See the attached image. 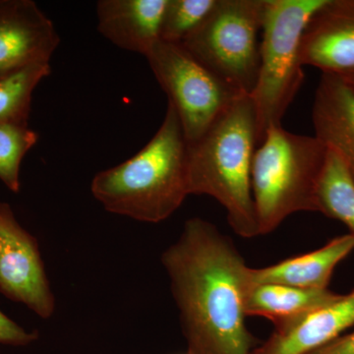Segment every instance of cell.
Here are the masks:
<instances>
[{
	"instance_id": "1",
	"label": "cell",
	"mask_w": 354,
	"mask_h": 354,
	"mask_svg": "<svg viewBox=\"0 0 354 354\" xmlns=\"http://www.w3.org/2000/svg\"><path fill=\"white\" fill-rule=\"evenodd\" d=\"M162 263L188 342V354H250L246 326L249 270L230 237L201 218L186 221Z\"/></svg>"
},
{
	"instance_id": "2",
	"label": "cell",
	"mask_w": 354,
	"mask_h": 354,
	"mask_svg": "<svg viewBox=\"0 0 354 354\" xmlns=\"http://www.w3.org/2000/svg\"><path fill=\"white\" fill-rule=\"evenodd\" d=\"M91 191L109 213L144 223L167 220L183 205L190 195L188 142L171 104L151 141L129 160L95 174Z\"/></svg>"
},
{
	"instance_id": "3",
	"label": "cell",
	"mask_w": 354,
	"mask_h": 354,
	"mask_svg": "<svg viewBox=\"0 0 354 354\" xmlns=\"http://www.w3.org/2000/svg\"><path fill=\"white\" fill-rule=\"evenodd\" d=\"M257 147V118L250 95H241L194 143L188 144L190 194L208 195L227 212L243 239L259 234L251 169Z\"/></svg>"
},
{
	"instance_id": "4",
	"label": "cell",
	"mask_w": 354,
	"mask_h": 354,
	"mask_svg": "<svg viewBox=\"0 0 354 354\" xmlns=\"http://www.w3.org/2000/svg\"><path fill=\"white\" fill-rule=\"evenodd\" d=\"M327 153L315 136L295 134L283 127L267 130L251 169L260 235L271 234L298 212H317V186Z\"/></svg>"
},
{
	"instance_id": "5",
	"label": "cell",
	"mask_w": 354,
	"mask_h": 354,
	"mask_svg": "<svg viewBox=\"0 0 354 354\" xmlns=\"http://www.w3.org/2000/svg\"><path fill=\"white\" fill-rule=\"evenodd\" d=\"M327 0H265L260 69L251 99L257 118V146L281 121L304 81L300 46L309 20Z\"/></svg>"
},
{
	"instance_id": "6",
	"label": "cell",
	"mask_w": 354,
	"mask_h": 354,
	"mask_svg": "<svg viewBox=\"0 0 354 354\" xmlns=\"http://www.w3.org/2000/svg\"><path fill=\"white\" fill-rule=\"evenodd\" d=\"M265 0H216L208 17L183 46L209 71L244 95L260 69Z\"/></svg>"
},
{
	"instance_id": "7",
	"label": "cell",
	"mask_w": 354,
	"mask_h": 354,
	"mask_svg": "<svg viewBox=\"0 0 354 354\" xmlns=\"http://www.w3.org/2000/svg\"><path fill=\"white\" fill-rule=\"evenodd\" d=\"M145 57L176 109L188 144L197 141L244 95L209 71L181 44L160 39Z\"/></svg>"
},
{
	"instance_id": "8",
	"label": "cell",
	"mask_w": 354,
	"mask_h": 354,
	"mask_svg": "<svg viewBox=\"0 0 354 354\" xmlns=\"http://www.w3.org/2000/svg\"><path fill=\"white\" fill-rule=\"evenodd\" d=\"M0 293L48 319L55 299L37 239L18 223L12 209L0 201Z\"/></svg>"
},
{
	"instance_id": "9",
	"label": "cell",
	"mask_w": 354,
	"mask_h": 354,
	"mask_svg": "<svg viewBox=\"0 0 354 354\" xmlns=\"http://www.w3.org/2000/svg\"><path fill=\"white\" fill-rule=\"evenodd\" d=\"M60 39L53 21L32 0H0V78L50 64Z\"/></svg>"
},
{
	"instance_id": "10",
	"label": "cell",
	"mask_w": 354,
	"mask_h": 354,
	"mask_svg": "<svg viewBox=\"0 0 354 354\" xmlns=\"http://www.w3.org/2000/svg\"><path fill=\"white\" fill-rule=\"evenodd\" d=\"M301 64L322 73L354 71V0H327L309 20L300 46Z\"/></svg>"
},
{
	"instance_id": "11",
	"label": "cell",
	"mask_w": 354,
	"mask_h": 354,
	"mask_svg": "<svg viewBox=\"0 0 354 354\" xmlns=\"http://www.w3.org/2000/svg\"><path fill=\"white\" fill-rule=\"evenodd\" d=\"M354 326V290L330 304L274 327L271 337L250 354H308Z\"/></svg>"
},
{
	"instance_id": "12",
	"label": "cell",
	"mask_w": 354,
	"mask_h": 354,
	"mask_svg": "<svg viewBox=\"0 0 354 354\" xmlns=\"http://www.w3.org/2000/svg\"><path fill=\"white\" fill-rule=\"evenodd\" d=\"M315 135L341 158L354 183V87L339 74L322 73L312 108Z\"/></svg>"
},
{
	"instance_id": "13",
	"label": "cell",
	"mask_w": 354,
	"mask_h": 354,
	"mask_svg": "<svg viewBox=\"0 0 354 354\" xmlns=\"http://www.w3.org/2000/svg\"><path fill=\"white\" fill-rule=\"evenodd\" d=\"M167 0H100L97 30L122 50L146 57L160 39Z\"/></svg>"
},
{
	"instance_id": "14",
	"label": "cell",
	"mask_w": 354,
	"mask_h": 354,
	"mask_svg": "<svg viewBox=\"0 0 354 354\" xmlns=\"http://www.w3.org/2000/svg\"><path fill=\"white\" fill-rule=\"evenodd\" d=\"M353 250L354 235H342L312 252L288 258L269 267L250 268L249 285L274 283L305 290H325L335 267Z\"/></svg>"
},
{
	"instance_id": "15",
	"label": "cell",
	"mask_w": 354,
	"mask_h": 354,
	"mask_svg": "<svg viewBox=\"0 0 354 354\" xmlns=\"http://www.w3.org/2000/svg\"><path fill=\"white\" fill-rule=\"evenodd\" d=\"M341 295L325 290H305L274 283L250 286L246 297V315L264 317L274 327L334 301Z\"/></svg>"
},
{
	"instance_id": "16",
	"label": "cell",
	"mask_w": 354,
	"mask_h": 354,
	"mask_svg": "<svg viewBox=\"0 0 354 354\" xmlns=\"http://www.w3.org/2000/svg\"><path fill=\"white\" fill-rule=\"evenodd\" d=\"M317 212L344 223L354 235V183L341 158L328 150L316 191Z\"/></svg>"
},
{
	"instance_id": "17",
	"label": "cell",
	"mask_w": 354,
	"mask_h": 354,
	"mask_svg": "<svg viewBox=\"0 0 354 354\" xmlns=\"http://www.w3.org/2000/svg\"><path fill=\"white\" fill-rule=\"evenodd\" d=\"M50 71V64H32L0 78V124L28 125L32 93Z\"/></svg>"
},
{
	"instance_id": "18",
	"label": "cell",
	"mask_w": 354,
	"mask_h": 354,
	"mask_svg": "<svg viewBox=\"0 0 354 354\" xmlns=\"http://www.w3.org/2000/svg\"><path fill=\"white\" fill-rule=\"evenodd\" d=\"M39 136L29 125L0 124V180L13 192L20 190V167Z\"/></svg>"
},
{
	"instance_id": "19",
	"label": "cell",
	"mask_w": 354,
	"mask_h": 354,
	"mask_svg": "<svg viewBox=\"0 0 354 354\" xmlns=\"http://www.w3.org/2000/svg\"><path fill=\"white\" fill-rule=\"evenodd\" d=\"M216 3V0H167L160 39L183 43L208 17Z\"/></svg>"
},
{
	"instance_id": "20",
	"label": "cell",
	"mask_w": 354,
	"mask_h": 354,
	"mask_svg": "<svg viewBox=\"0 0 354 354\" xmlns=\"http://www.w3.org/2000/svg\"><path fill=\"white\" fill-rule=\"evenodd\" d=\"M38 339L36 332H28L8 318L0 310V344L9 346H27Z\"/></svg>"
},
{
	"instance_id": "21",
	"label": "cell",
	"mask_w": 354,
	"mask_h": 354,
	"mask_svg": "<svg viewBox=\"0 0 354 354\" xmlns=\"http://www.w3.org/2000/svg\"><path fill=\"white\" fill-rule=\"evenodd\" d=\"M308 354H354V330Z\"/></svg>"
},
{
	"instance_id": "22",
	"label": "cell",
	"mask_w": 354,
	"mask_h": 354,
	"mask_svg": "<svg viewBox=\"0 0 354 354\" xmlns=\"http://www.w3.org/2000/svg\"><path fill=\"white\" fill-rule=\"evenodd\" d=\"M339 75H341V74H339ZM342 76L344 77L346 80L348 81L349 84H351L354 87V71L348 72V73L346 74H342Z\"/></svg>"
},
{
	"instance_id": "23",
	"label": "cell",
	"mask_w": 354,
	"mask_h": 354,
	"mask_svg": "<svg viewBox=\"0 0 354 354\" xmlns=\"http://www.w3.org/2000/svg\"><path fill=\"white\" fill-rule=\"evenodd\" d=\"M188 354V353H187Z\"/></svg>"
}]
</instances>
